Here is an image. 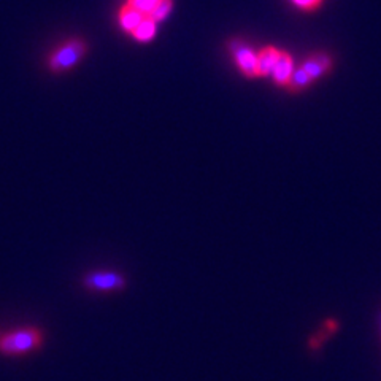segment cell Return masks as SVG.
I'll return each instance as SVG.
<instances>
[{"label": "cell", "instance_id": "6da1fadb", "mask_svg": "<svg viewBox=\"0 0 381 381\" xmlns=\"http://www.w3.org/2000/svg\"><path fill=\"white\" fill-rule=\"evenodd\" d=\"M88 53V44L81 39H72L58 46L49 54L48 67L54 73L68 72L70 68L78 66L80 61Z\"/></svg>", "mask_w": 381, "mask_h": 381}, {"label": "cell", "instance_id": "7a4b0ae2", "mask_svg": "<svg viewBox=\"0 0 381 381\" xmlns=\"http://www.w3.org/2000/svg\"><path fill=\"white\" fill-rule=\"evenodd\" d=\"M41 343V332L39 329H18L0 337V351L5 355H23L35 348Z\"/></svg>", "mask_w": 381, "mask_h": 381}, {"label": "cell", "instance_id": "3957f363", "mask_svg": "<svg viewBox=\"0 0 381 381\" xmlns=\"http://www.w3.org/2000/svg\"><path fill=\"white\" fill-rule=\"evenodd\" d=\"M84 286L91 291L97 293H113L121 291L126 288V280L115 272H96L84 278Z\"/></svg>", "mask_w": 381, "mask_h": 381}, {"label": "cell", "instance_id": "277c9868", "mask_svg": "<svg viewBox=\"0 0 381 381\" xmlns=\"http://www.w3.org/2000/svg\"><path fill=\"white\" fill-rule=\"evenodd\" d=\"M237 67L246 78H258V53L243 41H234L230 45Z\"/></svg>", "mask_w": 381, "mask_h": 381}, {"label": "cell", "instance_id": "5b68a950", "mask_svg": "<svg viewBox=\"0 0 381 381\" xmlns=\"http://www.w3.org/2000/svg\"><path fill=\"white\" fill-rule=\"evenodd\" d=\"M330 67H332V58L326 53H316L308 56L300 66V68L307 73V76L312 81L320 80L321 76L329 72Z\"/></svg>", "mask_w": 381, "mask_h": 381}, {"label": "cell", "instance_id": "8992f818", "mask_svg": "<svg viewBox=\"0 0 381 381\" xmlns=\"http://www.w3.org/2000/svg\"><path fill=\"white\" fill-rule=\"evenodd\" d=\"M294 68L295 67H294V61L291 58V54L283 51V49H280L278 58L277 61H275V66L272 68L270 78L273 80L275 84H277V86L286 88L289 80H291Z\"/></svg>", "mask_w": 381, "mask_h": 381}, {"label": "cell", "instance_id": "52a82bcc", "mask_svg": "<svg viewBox=\"0 0 381 381\" xmlns=\"http://www.w3.org/2000/svg\"><path fill=\"white\" fill-rule=\"evenodd\" d=\"M146 16L143 13H140L138 10L133 9V6L124 4L121 9H119L118 13V21H119V26H121V29L127 34H131L136 27L142 23Z\"/></svg>", "mask_w": 381, "mask_h": 381}, {"label": "cell", "instance_id": "ba28073f", "mask_svg": "<svg viewBox=\"0 0 381 381\" xmlns=\"http://www.w3.org/2000/svg\"><path fill=\"white\" fill-rule=\"evenodd\" d=\"M278 54L280 49L275 46H265L258 51V76H270Z\"/></svg>", "mask_w": 381, "mask_h": 381}, {"label": "cell", "instance_id": "9c48e42d", "mask_svg": "<svg viewBox=\"0 0 381 381\" xmlns=\"http://www.w3.org/2000/svg\"><path fill=\"white\" fill-rule=\"evenodd\" d=\"M158 31V23L156 21H153L151 18H145L142 23H140L136 29L131 32V35L140 44H146V41H151L154 39V35H156Z\"/></svg>", "mask_w": 381, "mask_h": 381}, {"label": "cell", "instance_id": "30bf717a", "mask_svg": "<svg viewBox=\"0 0 381 381\" xmlns=\"http://www.w3.org/2000/svg\"><path fill=\"white\" fill-rule=\"evenodd\" d=\"M312 83H313V81L308 78L307 73L303 72V70H302L300 67H298V68H294L291 80H289V83H288V86H286V88H288L289 91H293V93H299V91L307 89Z\"/></svg>", "mask_w": 381, "mask_h": 381}, {"label": "cell", "instance_id": "8fae6325", "mask_svg": "<svg viewBox=\"0 0 381 381\" xmlns=\"http://www.w3.org/2000/svg\"><path fill=\"white\" fill-rule=\"evenodd\" d=\"M172 9H173V0H159L148 18H151L153 21H156V23L159 24L161 21H164L168 15H171Z\"/></svg>", "mask_w": 381, "mask_h": 381}, {"label": "cell", "instance_id": "7c38bea8", "mask_svg": "<svg viewBox=\"0 0 381 381\" xmlns=\"http://www.w3.org/2000/svg\"><path fill=\"white\" fill-rule=\"evenodd\" d=\"M159 0H126L127 5L133 6V9L138 10L140 13H143L145 16H150V13L154 10V6Z\"/></svg>", "mask_w": 381, "mask_h": 381}, {"label": "cell", "instance_id": "4fadbf2b", "mask_svg": "<svg viewBox=\"0 0 381 381\" xmlns=\"http://www.w3.org/2000/svg\"><path fill=\"white\" fill-rule=\"evenodd\" d=\"M293 4L300 10L305 11H315L321 6L322 0H293Z\"/></svg>", "mask_w": 381, "mask_h": 381}]
</instances>
